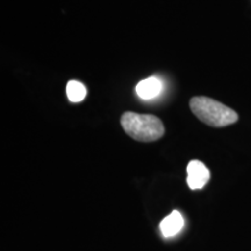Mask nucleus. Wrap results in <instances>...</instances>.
I'll list each match as a JSON object with an SVG mask.
<instances>
[{
  "label": "nucleus",
  "instance_id": "obj_5",
  "mask_svg": "<svg viewBox=\"0 0 251 251\" xmlns=\"http://www.w3.org/2000/svg\"><path fill=\"white\" fill-rule=\"evenodd\" d=\"M184 227V219L183 215L178 211H174L171 214H169L166 218L163 219L161 222V230L163 236L169 238L174 237L177 235Z\"/></svg>",
  "mask_w": 251,
  "mask_h": 251
},
{
  "label": "nucleus",
  "instance_id": "obj_2",
  "mask_svg": "<svg viewBox=\"0 0 251 251\" xmlns=\"http://www.w3.org/2000/svg\"><path fill=\"white\" fill-rule=\"evenodd\" d=\"M190 108L200 121L211 127H226L238 120L236 112L224 103L207 97H193L190 100Z\"/></svg>",
  "mask_w": 251,
  "mask_h": 251
},
{
  "label": "nucleus",
  "instance_id": "obj_6",
  "mask_svg": "<svg viewBox=\"0 0 251 251\" xmlns=\"http://www.w3.org/2000/svg\"><path fill=\"white\" fill-rule=\"evenodd\" d=\"M68 98L72 102L83 101L86 97V87L77 80H70L67 85Z\"/></svg>",
  "mask_w": 251,
  "mask_h": 251
},
{
  "label": "nucleus",
  "instance_id": "obj_3",
  "mask_svg": "<svg viewBox=\"0 0 251 251\" xmlns=\"http://www.w3.org/2000/svg\"><path fill=\"white\" fill-rule=\"evenodd\" d=\"M211 174L200 161H191L187 165V185L191 190H200L208 183Z\"/></svg>",
  "mask_w": 251,
  "mask_h": 251
},
{
  "label": "nucleus",
  "instance_id": "obj_1",
  "mask_svg": "<svg viewBox=\"0 0 251 251\" xmlns=\"http://www.w3.org/2000/svg\"><path fill=\"white\" fill-rule=\"evenodd\" d=\"M120 124L131 139L140 142H153L165 133L164 125L155 115L126 112L121 115Z\"/></svg>",
  "mask_w": 251,
  "mask_h": 251
},
{
  "label": "nucleus",
  "instance_id": "obj_4",
  "mask_svg": "<svg viewBox=\"0 0 251 251\" xmlns=\"http://www.w3.org/2000/svg\"><path fill=\"white\" fill-rule=\"evenodd\" d=\"M163 84L157 77H149L141 80L136 85V94L143 100H150L156 98L162 92Z\"/></svg>",
  "mask_w": 251,
  "mask_h": 251
}]
</instances>
